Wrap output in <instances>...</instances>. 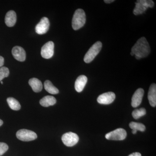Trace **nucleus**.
<instances>
[{"label": "nucleus", "mask_w": 156, "mask_h": 156, "mask_svg": "<svg viewBox=\"0 0 156 156\" xmlns=\"http://www.w3.org/2000/svg\"><path fill=\"white\" fill-rule=\"evenodd\" d=\"M151 52L150 45L144 37L140 38L131 49V55H135L136 59L145 58Z\"/></svg>", "instance_id": "1"}, {"label": "nucleus", "mask_w": 156, "mask_h": 156, "mask_svg": "<svg viewBox=\"0 0 156 156\" xmlns=\"http://www.w3.org/2000/svg\"><path fill=\"white\" fill-rule=\"evenodd\" d=\"M86 21L85 11L82 9L76 10L72 20V27L74 30H78L83 27Z\"/></svg>", "instance_id": "2"}, {"label": "nucleus", "mask_w": 156, "mask_h": 156, "mask_svg": "<svg viewBox=\"0 0 156 156\" xmlns=\"http://www.w3.org/2000/svg\"><path fill=\"white\" fill-rule=\"evenodd\" d=\"M102 48V43L98 41L90 48L84 56V61L86 63H89L93 61L95 56L100 52Z\"/></svg>", "instance_id": "3"}, {"label": "nucleus", "mask_w": 156, "mask_h": 156, "mask_svg": "<svg viewBox=\"0 0 156 156\" xmlns=\"http://www.w3.org/2000/svg\"><path fill=\"white\" fill-rule=\"evenodd\" d=\"M154 5L153 1L152 0H139L135 2V7L133 13L134 15H137L142 14L148 8H152Z\"/></svg>", "instance_id": "4"}, {"label": "nucleus", "mask_w": 156, "mask_h": 156, "mask_svg": "<svg viewBox=\"0 0 156 156\" xmlns=\"http://www.w3.org/2000/svg\"><path fill=\"white\" fill-rule=\"evenodd\" d=\"M16 136L18 139L23 141H30L36 139L37 136L34 131L27 129H21L17 131Z\"/></svg>", "instance_id": "5"}, {"label": "nucleus", "mask_w": 156, "mask_h": 156, "mask_svg": "<svg viewBox=\"0 0 156 156\" xmlns=\"http://www.w3.org/2000/svg\"><path fill=\"white\" fill-rule=\"evenodd\" d=\"M127 132L123 128H118L105 135V138L109 140H122L126 138Z\"/></svg>", "instance_id": "6"}, {"label": "nucleus", "mask_w": 156, "mask_h": 156, "mask_svg": "<svg viewBox=\"0 0 156 156\" xmlns=\"http://www.w3.org/2000/svg\"><path fill=\"white\" fill-rule=\"evenodd\" d=\"M63 144L67 147H73L75 145L79 140V136L76 133L72 132H67L63 134L62 137Z\"/></svg>", "instance_id": "7"}, {"label": "nucleus", "mask_w": 156, "mask_h": 156, "mask_svg": "<svg viewBox=\"0 0 156 156\" xmlns=\"http://www.w3.org/2000/svg\"><path fill=\"white\" fill-rule=\"evenodd\" d=\"M54 44L53 42L49 41L45 44L42 48L41 55L44 58H51L54 54Z\"/></svg>", "instance_id": "8"}, {"label": "nucleus", "mask_w": 156, "mask_h": 156, "mask_svg": "<svg viewBox=\"0 0 156 156\" xmlns=\"http://www.w3.org/2000/svg\"><path fill=\"white\" fill-rule=\"evenodd\" d=\"M50 25V22L48 18L46 17H43L40 22L36 26V32L39 34L41 35L46 34L49 30Z\"/></svg>", "instance_id": "9"}, {"label": "nucleus", "mask_w": 156, "mask_h": 156, "mask_svg": "<svg viewBox=\"0 0 156 156\" xmlns=\"http://www.w3.org/2000/svg\"><path fill=\"white\" fill-rule=\"evenodd\" d=\"M115 98V95L114 92H108L103 93L98 96L97 101L101 104L108 105L113 102Z\"/></svg>", "instance_id": "10"}, {"label": "nucleus", "mask_w": 156, "mask_h": 156, "mask_svg": "<svg viewBox=\"0 0 156 156\" xmlns=\"http://www.w3.org/2000/svg\"><path fill=\"white\" fill-rule=\"evenodd\" d=\"M144 90L139 88L134 92L131 99V105L133 108H136L140 105L144 95Z\"/></svg>", "instance_id": "11"}, {"label": "nucleus", "mask_w": 156, "mask_h": 156, "mask_svg": "<svg viewBox=\"0 0 156 156\" xmlns=\"http://www.w3.org/2000/svg\"><path fill=\"white\" fill-rule=\"evenodd\" d=\"M12 55L14 58L17 61L23 62L26 59L25 50L21 47L16 46L13 48L12 50Z\"/></svg>", "instance_id": "12"}, {"label": "nucleus", "mask_w": 156, "mask_h": 156, "mask_svg": "<svg viewBox=\"0 0 156 156\" xmlns=\"http://www.w3.org/2000/svg\"><path fill=\"white\" fill-rule=\"evenodd\" d=\"M88 79L86 76L81 75L79 76L76 80L75 83V88L76 91L78 92H80L83 90L84 87L87 84Z\"/></svg>", "instance_id": "13"}, {"label": "nucleus", "mask_w": 156, "mask_h": 156, "mask_svg": "<svg viewBox=\"0 0 156 156\" xmlns=\"http://www.w3.org/2000/svg\"><path fill=\"white\" fill-rule=\"evenodd\" d=\"M17 21V15L14 11H10L7 12L5 17V22L6 25L9 27H12L15 25Z\"/></svg>", "instance_id": "14"}, {"label": "nucleus", "mask_w": 156, "mask_h": 156, "mask_svg": "<svg viewBox=\"0 0 156 156\" xmlns=\"http://www.w3.org/2000/svg\"><path fill=\"white\" fill-rule=\"evenodd\" d=\"M148 98L151 106L155 107L156 105V85L153 83L151 85L148 93Z\"/></svg>", "instance_id": "15"}, {"label": "nucleus", "mask_w": 156, "mask_h": 156, "mask_svg": "<svg viewBox=\"0 0 156 156\" xmlns=\"http://www.w3.org/2000/svg\"><path fill=\"white\" fill-rule=\"evenodd\" d=\"M29 84L34 92H39L42 91L43 85L41 82L37 78H33L30 79L29 81Z\"/></svg>", "instance_id": "16"}, {"label": "nucleus", "mask_w": 156, "mask_h": 156, "mask_svg": "<svg viewBox=\"0 0 156 156\" xmlns=\"http://www.w3.org/2000/svg\"><path fill=\"white\" fill-rule=\"evenodd\" d=\"M56 102V100L55 98L50 95L45 96L40 101V104L45 107H48L54 105Z\"/></svg>", "instance_id": "17"}, {"label": "nucleus", "mask_w": 156, "mask_h": 156, "mask_svg": "<svg viewBox=\"0 0 156 156\" xmlns=\"http://www.w3.org/2000/svg\"><path fill=\"white\" fill-rule=\"evenodd\" d=\"M44 86L45 90L50 94L55 95V94H58L59 92L58 89L54 87L50 81L46 80L45 81L44 83Z\"/></svg>", "instance_id": "18"}, {"label": "nucleus", "mask_w": 156, "mask_h": 156, "mask_svg": "<svg viewBox=\"0 0 156 156\" xmlns=\"http://www.w3.org/2000/svg\"><path fill=\"white\" fill-rule=\"evenodd\" d=\"M7 101L9 107L11 109L18 111L21 108V106L19 101L14 98L9 97L7 98Z\"/></svg>", "instance_id": "19"}, {"label": "nucleus", "mask_w": 156, "mask_h": 156, "mask_svg": "<svg viewBox=\"0 0 156 156\" xmlns=\"http://www.w3.org/2000/svg\"><path fill=\"white\" fill-rule=\"evenodd\" d=\"M129 127L132 130H135L136 131H142V132L145 131L146 129L145 126L142 123L135 122H131L129 124Z\"/></svg>", "instance_id": "20"}, {"label": "nucleus", "mask_w": 156, "mask_h": 156, "mask_svg": "<svg viewBox=\"0 0 156 156\" xmlns=\"http://www.w3.org/2000/svg\"><path fill=\"white\" fill-rule=\"evenodd\" d=\"M146 114V111L144 108H140L138 109H135L132 112V116L135 119H137L140 117L143 116Z\"/></svg>", "instance_id": "21"}, {"label": "nucleus", "mask_w": 156, "mask_h": 156, "mask_svg": "<svg viewBox=\"0 0 156 156\" xmlns=\"http://www.w3.org/2000/svg\"><path fill=\"white\" fill-rule=\"evenodd\" d=\"M9 70L6 67H2L0 68V82L5 78L9 76Z\"/></svg>", "instance_id": "22"}, {"label": "nucleus", "mask_w": 156, "mask_h": 156, "mask_svg": "<svg viewBox=\"0 0 156 156\" xmlns=\"http://www.w3.org/2000/svg\"><path fill=\"white\" fill-rule=\"evenodd\" d=\"M9 150V146L4 142H0V156L3 155Z\"/></svg>", "instance_id": "23"}, {"label": "nucleus", "mask_w": 156, "mask_h": 156, "mask_svg": "<svg viewBox=\"0 0 156 156\" xmlns=\"http://www.w3.org/2000/svg\"><path fill=\"white\" fill-rule=\"evenodd\" d=\"M4 58L2 56H0V67H2L4 65Z\"/></svg>", "instance_id": "24"}, {"label": "nucleus", "mask_w": 156, "mask_h": 156, "mask_svg": "<svg viewBox=\"0 0 156 156\" xmlns=\"http://www.w3.org/2000/svg\"><path fill=\"white\" fill-rule=\"evenodd\" d=\"M128 156H141V155L140 153L135 152L131 154Z\"/></svg>", "instance_id": "25"}, {"label": "nucleus", "mask_w": 156, "mask_h": 156, "mask_svg": "<svg viewBox=\"0 0 156 156\" xmlns=\"http://www.w3.org/2000/svg\"><path fill=\"white\" fill-rule=\"evenodd\" d=\"M114 1V0H105L104 2L107 4H110V3L113 2Z\"/></svg>", "instance_id": "26"}, {"label": "nucleus", "mask_w": 156, "mask_h": 156, "mask_svg": "<svg viewBox=\"0 0 156 156\" xmlns=\"http://www.w3.org/2000/svg\"><path fill=\"white\" fill-rule=\"evenodd\" d=\"M137 132V131H135V130H132V133H133V134H135Z\"/></svg>", "instance_id": "27"}, {"label": "nucleus", "mask_w": 156, "mask_h": 156, "mask_svg": "<svg viewBox=\"0 0 156 156\" xmlns=\"http://www.w3.org/2000/svg\"><path fill=\"white\" fill-rule=\"evenodd\" d=\"M3 122L2 121V120L0 119V126H2V125H3Z\"/></svg>", "instance_id": "28"}, {"label": "nucleus", "mask_w": 156, "mask_h": 156, "mask_svg": "<svg viewBox=\"0 0 156 156\" xmlns=\"http://www.w3.org/2000/svg\"><path fill=\"white\" fill-rule=\"evenodd\" d=\"M1 83H2V84H3L2 81H1Z\"/></svg>", "instance_id": "29"}]
</instances>
